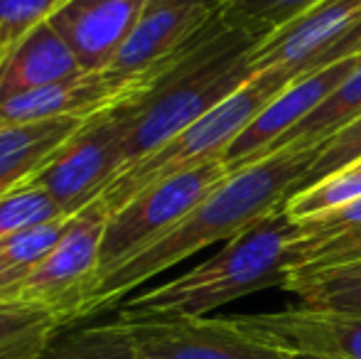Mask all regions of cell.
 <instances>
[{
  "instance_id": "cell-23",
  "label": "cell",
  "mask_w": 361,
  "mask_h": 359,
  "mask_svg": "<svg viewBox=\"0 0 361 359\" xmlns=\"http://www.w3.org/2000/svg\"><path fill=\"white\" fill-rule=\"evenodd\" d=\"M322 0H224V20L233 28H246L271 37L276 30L319 5Z\"/></svg>"
},
{
  "instance_id": "cell-8",
  "label": "cell",
  "mask_w": 361,
  "mask_h": 359,
  "mask_svg": "<svg viewBox=\"0 0 361 359\" xmlns=\"http://www.w3.org/2000/svg\"><path fill=\"white\" fill-rule=\"evenodd\" d=\"M228 175L221 160L200 165L170 180L147 187L138 197L109 217L101 244V276L118 269L138 251L170 231L190 209H195L207 195ZM99 283V281H96Z\"/></svg>"
},
{
  "instance_id": "cell-20",
  "label": "cell",
  "mask_w": 361,
  "mask_h": 359,
  "mask_svg": "<svg viewBox=\"0 0 361 359\" xmlns=\"http://www.w3.org/2000/svg\"><path fill=\"white\" fill-rule=\"evenodd\" d=\"M35 359H138L128 325L116 315L114 322L62 330Z\"/></svg>"
},
{
  "instance_id": "cell-15",
  "label": "cell",
  "mask_w": 361,
  "mask_h": 359,
  "mask_svg": "<svg viewBox=\"0 0 361 359\" xmlns=\"http://www.w3.org/2000/svg\"><path fill=\"white\" fill-rule=\"evenodd\" d=\"M86 74L49 20L30 30L0 64V101Z\"/></svg>"
},
{
  "instance_id": "cell-16",
  "label": "cell",
  "mask_w": 361,
  "mask_h": 359,
  "mask_svg": "<svg viewBox=\"0 0 361 359\" xmlns=\"http://www.w3.org/2000/svg\"><path fill=\"white\" fill-rule=\"evenodd\" d=\"M295 224L298 231L288 281L361 259V197Z\"/></svg>"
},
{
  "instance_id": "cell-26",
  "label": "cell",
  "mask_w": 361,
  "mask_h": 359,
  "mask_svg": "<svg viewBox=\"0 0 361 359\" xmlns=\"http://www.w3.org/2000/svg\"><path fill=\"white\" fill-rule=\"evenodd\" d=\"M359 158H361V118L349 123L347 128H342L339 133H334L329 140H324L317 158H314V163L310 165V170L302 175V180L295 185L293 195L317 185L319 180L329 178V175L339 173V170L352 165L354 160H359Z\"/></svg>"
},
{
  "instance_id": "cell-27",
  "label": "cell",
  "mask_w": 361,
  "mask_h": 359,
  "mask_svg": "<svg viewBox=\"0 0 361 359\" xmlns=\"http://www.w3.org/2000/svg\"><path fill=\"white\" fill-rule=\"evenodd\" d=\"M64 0H0V64L30 30L52 18Z\"/></svg>"
},
{
  "instance_id": "cell-9",
  "label": "cell",
  "mask_w": 361,
  "mask_h": 359,
  "mask_svg": "<svg viewBox=\"0 0 361 359\" xmlns=\"http://www.w3.org/2000/svg\"><path fill=\"white\" fill-rule=\"evenodd\" d=\"M138 359H290L256 342L231 317H123Z\"/></svg>"
},
{
  "instance_id": "cell-24",
  "label": "cell",
  "mask_w": 361,
  "mask_h": 359,
  "mask_svg": "<svg viewBox=\"0 0 361 359\" xmlns=\"http://www.w3.org/2000/svg\"><path fill=\"white\" fill-rule=\"evenodd\" d=\"M69 221H72V217H59V219L42 221V224L27 226V229L15 231V234L0 239V264H3V269L18 271L25 276L62 241V236L69 229Z\"/></svg>"
},
{
  "instance_id": "cell-7",
  "label": "cell",
  "mask_w": 361,
  "mask_h": 359,
  "mask_svg": "<svg viewBox=\"0 0 361 359\" xmlns=\"http://www.w3.org/2000/svg\"><path fill=\"white\" fill-rule=\"evenodd\" d=\"M130 101L91 118L79 133L27 182L44 187L59 209L76 217L96 202L126 165Z\"/></svg>"
},
{
  "instance_id": "cell-18",
  "label": "cell",
  "mask_w": 361,
  "mask_h": 359,
  "mask_svg": "<svg viewBox=\"0 0 361 359\" xmlns=\"http://www.w3.org/2000/svg\"><path fill=\"white\" fill-rule=\"evenodd\" d=\"M307 308L361 317V259L317 273L295 276L283 286Z\"/></svg>"
},
{
  "instance_id": "cell-5",
  "label": "cell",
  "mask_w": 361,
  "mask_h": 359,
  "mask_svg": "<svg viewBox=\"0 0 361 359\" xmlns=\"http://www.w3.org/2000/svg\"><path fill=\"white\" fill-rule=\"evenodd\" d=\"M109 217L101 197L72 217L67 234L39 264L0 288V303L47 308L67 327L86 320V305L101 273V244Z\"/></svg>"
},
{
  "instance_id": "cell-30",
  "label": "cell",
  "mask_w": 361,
  "mask_h": 359,
  "mask_svg": "<svg viewBox=\"0 0 361 359\" xmlns=\"http://www.w3.org/2000/svg\"><path fill=\"white\" fill-rule=\"evenodd\" d=\"M290 359H312V357H290Z\"/></svg>"
},
{
  "instance_id": "cell-28",
  "label": "cell",
  "mask_w": 361,
  "mask_h": 359,
  "mask_svg": "<svg viewBox=\"0 0 361 359\" xmlns=\"http://www.w3.org/2000/svg\"><path fill=\"white\" fill-rule=\"evenodd\" d=\"M349 57H361V18L357 23L349 25L329 47H324L319 54H314L307 62V67L302 69V74L312 72V69H319V67H327V64L342 62V59H349ZM302 74H300V77H302Z\"/></svg>"
},
{
  "instance_id": "cell-10",
  "label": "cell",
  "mask_w": 361,
  "mask_h": 359,
  "mask_svg": "<svg viewBox=\"0 0 361 359\" xmlns=\"http://www.w3.org/2000/svg\"><path fill=\"white\" fill-rule=\"evenodd\" d=\"M233 325L256 342L288 357L361 359V317L295 305L276 312L231 315Z\"/></svg>"
},
{
  "instance_id": "cell-12",
  "label": "cell",
  "mask_w": 361,
  "mask_h": 359,
  "mask_svg": "<svg viewBox=\"0 0 361 359\" xmlns=\"http://www.w3.org/2000/svg\"><path fill=\"white\" fill-rule=\"evenodd\" d=\"M155 84L133 79L121 82L106 72L79 74V77L64 79L52 87L30 91L23 96H13L0 101V126L32 123V121L47 118H91V116L106 114L118 106L145 96Z\"/></svg>"
},
{
  "instance_id": "cell-1",
  "label": "cell",
  "mask_w": 361,
  "mask_h": 359,
  "mask_svg": "<svg viewBox=\"0 0 361 359\" xmlns=\"http://www.w3.org/2000/svg\"><path fill=\"white\" fill-rule=\"evenodd\" d=\"M319 148L322 143L288 145L236 173H228L170 231H165L160 239L138 251L118 269L99 278L86 305V317L116 310L128 293L155 278L157 273L172 269L216 241H231L258 219L281 209L293 195L295 185L314 163Z\"/></svg>"
},
{
  "instance_id": "cell-22",
  "label": "cell",
  "mask_w": 361,
  "mask_h": 359,
  "mask_svg": "<svg viewBox=\"0 0 361 359\" xmlns=\"http://www.w3.org/2000/svg\"><path fill=\"white\" fill-rule=\"evenodd\" d=\"M359 197H361V158L354 160L347 168H342L339 173L319 180L317 185L288 197L283 209L288 212L290 219L300 221V219H307V217L329 212L334 207H342L352 200H359Z\"/></svg>"
},
{
  "instance_id": "cell-29",
  "label": "cell",
  "mask_w": 361,
  "mask_h": 359,
  "mask_svg": "<svg viewBox=\"0 0 361 359\" xmlns=\"http://www.w3.org/2000/svg\"><path fill=\"white\" fill-rule=\"evenodd\" d=\"M20 276H23V273H18V271H5L3 264H0V288L8 286V283H13V281H18Z\"/></svg>"
},
{
  "instance_id": "cell-17",
  "label": "cell",
  "mask_w": 361,
  "mask_h": 359,
  "mask_svg": "<svg viewBox=\"0 0 361 359\" xmlns=\"http://www.w3.org/2000/svg\"><path fill=\"white\" fill-rule=\"evenodd\" d=\"M96 118V116H91ZM91 118H47L0 126V197L37 175Z\"/></svg>"
},
{
  "instance_id": "cell-3",
  "label": "cell",
  "mask_w": 361,
  "mask_h": 359,
  "mask_svg": "<svg viewBox=\"0 0 361 359\" xmlns=\"http://www.w3.org/2000/svg\"><path fill=\"white\" fill-rule=\"evenodd\" d=\"M298 224L276 209L226 241L219 254L182 276L121 303L123 317H207V312L243 296L283 288L293 264Z\"/></svg>"
},
{
  "instance_id": "cell-2",
  "label": "cell",
  "mask_w": 361,
  "mask_h": 359,
  "mask_svg": "<svg viewBox=\"0 0 361 359\" xmlns=\"http://www.w3.org/2000/svg\"><path fill=\"white\" fill-rule=\"evenodd\" d=\"M263 39V35L233 28L224 20L216 32L192 49L145 96L130 101L133 116L126 138L123 170L155 153L187 126L241 89L258 72L253 52Z\"/></svg>"
},
{
  "instance_id": "cell-6",
  "label": "cell",
  "mask_w": 361,
  "mask_h": 359,
  "mask_svg": "<svg viewBox=\"0 0 361 359\" xmlns=\"http://www.w3.org/2000/svg\"><path fill=\"white\" fill-rule=\"evenodd\" d=\"M224 23V0H145L133 35L106 74L157 84Z\"/></svg>"
},
{
  "instance_id": "cell-25",
  "label": "cell",
  "mask_w": 361,
  "mask_h": 359,
  "mask_svg": "<svg viewBox=\"0 0 361 359\" xmlns=\"http://www.w3.org/2000/svg\"><path fill=\"white\" fill-rule=\"evenodd\" d=\"M59 217L67 214L59 209V205L49 197V192L35 182H25L18 190L0 197V239L27 229V226L59 219Z\"/></svg>"
},
{
  "instance_id": "cell-4",
  "label": "cell",
  "mask_w": 361,
  "mask_h": 359,
  "mask_svg": "<svg viewBox=\"0 0 361 359\" xmlns=\"http://www.w3.org/2000/svg\"><path fill=\"white\" fill-rule=\"evenodd\" d=\"M295 79H298V69L290 64H273V67L258 69L241 89L233 91L209 114L197 118L182 133L167 140L162 148L145 155L143 160L130 165L111 182L101 195V202L106 205L109 214H114L116 209L128 205L133 197H138L140 192L157 182L221 160L233 140L243 133V128Z\"/></svg>"
},
{
  "instance_id": "cell-21",
  "label": "cell",
  "mask_w": 361,
  "mask_h": 359,
  "mask_svg": "<svg viewBox=\"0 0 361 359\" xmlns=\"http://www.w3.org/2000/svg\"><path fill=\"white\" fill-rule=\"evenodd\" d=\"M62 330L67 322L47 308L0 303V359H35Z\"/></svg>"
},
{
  "instance_id": "cell-14",
  "label": "cell",
  "mask_w": 361,
  "mask_h": 359,
  "mask_svg": "<svg viewBox=\"0 0 361 359\" xmlns=\"http://www.w3.org/2000/svg\"><path fill=\"white\" fill-rule=\"evenodd\" d=\"M361 18V0H322L302 18L276 30L253 52L256 69L273 64H290L298 77L307 62L334 42L344 30Z\"/></svg>"
},
{
  "instance_id": "cell-13",
  "label": "cell",
  "mask_w": 361,
  "mask_h": 359,
  "mask_svg": "<svg viewBox=\"0 0 361 359\" xmlns=\"http://www.w3.org/2000/svg\"><path fill=\"white\" fill-rule=\"evenodd\" d=\"M145 0H64L49 23L86 74L104 72L133 35Z\"/></svg>"
},
{
  "instance_id": "cell-11",
  "label": "cell",
  "mask_w": 361,
  "mask_h": 359,
  "mask_svg": "<svg viewBox=\"0 0 361 359\" xmlns=\"http://www.w3.org/2000/svg\"><path fill=\"white\" fill-rule=\"evenodd\" d=\"M359 62L361 57H349L342 62L327 64V67L312 69L295 79L233 140L231 148L221 158L224 168L228 173H236V170L266 158L295 126L302 123L319 104L327 101V96L359 67Z\"/></svg>"
},
{
  "instance_id": "cell-19",
  "label": "cell",
  "mask_w": 361,
  "mask_h": 359,
  "mask_svg": "<svg viewBox=\"0 0 361 359\" xmlns=\"http://www.w3.org/2000/svg\"><path fill=\"white\" fill-rule=\"evenodd\" d=\"M357 118H361V62H359V67L327 96V101L319 104L302 123L295 126L271 153H276V150H281V148H288V145H319L332 138L334 133H339L342 128H347L349 123H354Z\"/></svg>"
}]
</instances>
